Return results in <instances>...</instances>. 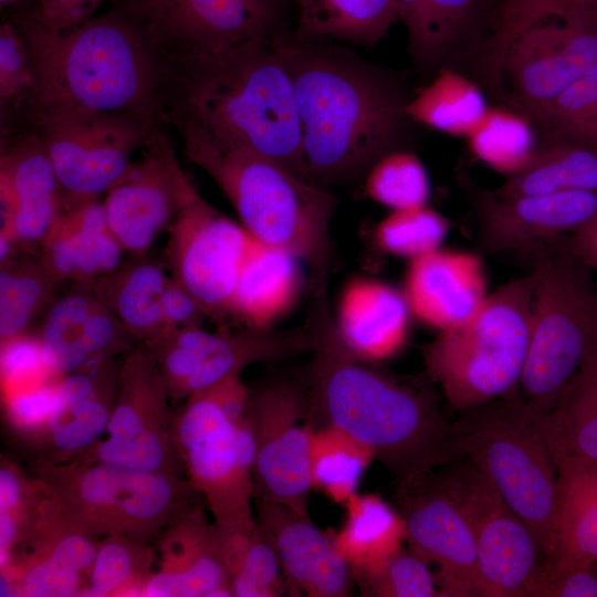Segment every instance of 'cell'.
<instances>
[{"label":"cell","instance_id":"cell-11","mask_svg":"<svg viewBox=\"0 0 597 597\" xmlns=\"http://www.w3.org/2000/svg\"><path fill=\"white\" fill-rule=\"evenodd\" d=\"M66 196L101 197L126 172L133 154L161 129L132 116L67 109L30 117Z\"/></svg>","mask_w":597,"mask_h":597},{"label":"cell","instance_id":"cell-42","mask_svg":"<svg viewBox=\"0 0 597 597\" xmlns=\"http://www.w3.org/2000/svg\"><path fill=\"white\" fill-rule=\"evenodd\" d=\"M373 460L371 451L344 430L331 425L316 428L310 458L312 488L344 505L357 493Z\"/></svg>","mask_w":597,"mask_h":597},{"label":"cell","instance_id":"cell-17","mask_svg":"<svg viewBox=\"0 0 597 597\" xmlns=\"http://www.w3.org/2000/svg\"><path fill=\"white\" fill-rule=\"evenodd\" d=\"M457 181L478 223L488 253L524 252L567 237L597 213V191L503 196L480 186L465 170Z\"/></svg>","mask_w":597,"mask_h":597},{"label":"cell","instance_id":"cell-45","mask_svg":"<svg viewBox=\"0 0 597 597\" xmlns=\"http://www.w3.org/2000/svg\"><path fill=\"white\" fill-rule=\"evenodd\" d=\"M232 596L277 597L287 593L279 557L258 525L249 535H221Z\"/></svg>","mask_w":597,"mask_h":597},{"label":"cell","instance_id":"cell-5","mask_svg":"<svg viewBox=\"0 0 597 597\" xmlns=\"http://www.w3.org/2000/svg\"><path fill=\"white\" fill-rule=\"evenodd\" d=\"M187 157L206 171L256 240L306 262L312 293L326 292L335 198L251 149L224 142L195 123L170 122Z\"/></svg>","mask_w":597,"mask_h":597},{"label":"cell","instance_id":"cell-40","mask_svg":"<svg viewBox=\"0 0 597 597\" xmlns=\"http://www.w3.org/2000/svg\"><path fill=\"white\" fill-rule=\"evenodd\" d=\"M61 284L40 253L20 251L0 263V341L32 332Z\"/></svg>","mask_w":597,"mask_h":597},{"label":"cell","instance_id":"cell-50","mask_svg":"<svg viewBox=\"0 0 597 597\" xmlns=\"http://www.w3.org/2000/svg\"><path fill=\"white\" fill-rule=\"evenodd\" d=\"M360 590L363 595L377 597L440 596L429 564L410 549L402 548Z\"/></svg>","mask_w":597,"mask_h":597},{"label":"cell","instance_id":"cell-34","mask_svg":"<svg viewBox=\"0 0 597 597\" xmlns=\"http://www.w3.org/2000/svg\"><path fill=\"white\" fill-rule=\"evenodd\" d=\"M169 276L165 262L146 253L129 254L114 271L92 281L137 342L149 344L170 331L163 308Z\"/></svg>","mask_w":597,"mask_h":597},{"label":"cell","instance_id":"cell-56","mask_svg":"<svg viewBox=\"0 0 597 597\" xmlns=\"http://www.w3.org/2000/svg\"><path fill=\"white\" fill-rule=\"evenodd\" d=\"M533 597H597V566L546 577L538 583Z\"/></svg>","mask_w":597,"mask_h":597},{"label":"cell","instance_id":"cell-16","mask_svg":"<svg viewBox=\"0 0 597 597\" xmlns=\"http://www.w3.org/2000/svg\"><path fill=\"white\" fill-rule=\"evenodd\" d=\"M198 193L168 138L157 130L122 178L105 193L108 226L125 253H148Z\"/></svg>","mask_w":597,"mask_h":597},{"label":"cell","instance_id":"cell-19","mask_svg":"<svg viewBox=\"0 0 597 597\" xmlns=\"http://www.w3.org/2000/svg\"><path fill=\"white\" fill-rule=\"evenodd\" d=\"M395 498L409 549L439 568L440 596H478L474 532L441 471Z\"/></svg>","mask_w":597,"mask_h":597},{"label":"cell","instance_id":"cell-61","mask_svg":"<svg viewBox=\"0 0 597 597\" xmlns=\"http://www.w3.org/2000/svg\"><path fill=\"white\" fill-rule=\"evenodd\" d=\"M503 1H504L503 7H510V6H515V4H519V3L527 2V1H531V0H503Z\"/></svg>","mask_w":597,"mask_h":597},{"label":"cell","instance_id":"cell-2","mask_svg":"<svg viewBox=\"0 0 597 597\" xmlns=\"http://www.w3.org/2000/svg\"><path fill=\"white\" fill-rule=\"evenodd\" d=\"M19 29L34 76L29 118L85 109L128 115L157 128L169 123L172 59L122 2L66 31L49 30L33 17Z\"/></svg>","mask_w":597,"mask_h":597},{"label":"cell","instance_id":"cell-22","mask_svg":"<svg viewBox=\"0 0 597 597\" xmlns=\"http://www.w3.org/2000/svg\"><path fill=\"white\" fill-rule=\"evenodd\" d=\"M34 333L49 367L59 377L117 358L138 344L93 281L72 282L59 292Z\"/></svg>","mask_w":597,"mask_h":597},{"label":"cell","instance_id":"cell-64","mask_svg":"<svg viewBox=\"0 0 597 597\" xmlns=\"http://www.w3.org/2000/svg\"><path fill=\"white\" fill-rule=\"evenodd\" d=\"M595 355L597 356V352L595 353Z\"/></svg>","mask_w":597,"mask_h":597},{"label":"cell","instance_id":"cell-14","mask_svg":"<svg viewBox=\"0 0 597 597\" xmlns=\"http://www.w3.org/2000/svg\"><path fill=\"white\" fill-rule=\"evenodd\" d=\"M468 458V457H467ZM469 463L441 471L474 532L478 596H533L544 568V554L530 526L503 501L484 474Z\"/></svg>","mask_w":597,"mask_h":597},{"label":"cell","instance_id":"cell-30","mask_svg":"<svg viewBox=\"0 0 597 597\" xmlns=\"http://www.w3.org/2000/svg\"><path fill=\"white\" fill-rule=\"evenodd\" d=\"M409 311L404 294L390 285L355 279L342 293L335 323L342 341L356 357L377 363L405 346Z\"/></svg>","mask_w":597,"mask_h":597},{"label":"cell","instance_id":"cell-51","mask_svg":"<svg viewBox=\"0 0 597 597\" xmlns=\"http://www.w3.org/2000/svg\"><path fill=\"white\" fill-rule=\"evenodd\" d=\"M597 114V73L584 76L563 91L530 121L537 130H569Z\"/></svg>","mask_w":597,"mask_h":597},{"label":"cell","instance_id":"cell-35","mask_svg":"<svg viewBox=\"0 0 597 597\" xmlns=\"http://www.w3.org/2000/svg\"><path fill=\"white\" fill-rule=\"evenodd\" d=\"M344 506L346 516L336 531V545L362 587L402 548L405 522L378 494L356 493Z\"/></svg>","mask_w":597,"mask_h":597},{"label":"cell","instance_id":"cell-60","mask_svg":"<svg viewBox=\"0 0 597 597\" xmlns=\"http://www.w3.org/2000/svg\"><path fill=\"white\" fill-rule=\"evenodd\" d=\"M555 134H559V135H564V136H568L573 138L597 142V114L569 130L559 132Z\"/></svg>","mask_w":597,"mask_h":597},{"label":"cell","instance_id":"cell-54","mask_svg":"<svg viewBox=\"0 0 597 597\" xmlns=\"http://www.w3.org/2000/svg\"><path fill=\"white\" fill-rule=\"evenodd\" d=\"M107 0H40L33 18L52 31L73 29L95 17Z\"/></svg>","mask_w":597,"mask_h":597},{"label":"cell","instance_id":"cell-53","mask_svg":"<svg viewBox=\"0 0 597 597\" xmlns=\"http://www.w3.org/2000/svg\"><path fill=\"white\" fill-rule=\"evenodd\" d=\"M57 381L2 396L6 418L17 438L45 423L54 406Z\"/></svg>","mask_w":597,"mask_h":597},{"label":"cell","instance_id":"cell-38","mask_svg":"<svg viewBox=\"0 0 597 597\" xmlns=\"http://www.w3.org/2000/svg\"><path fill=\"white\" fill-rule=\"evenodd\" d=\"M553 455L597 463V356H590L544 415Z\"/></svg>","mask_w":597,"mask_h":597},{"label":"cell","instance_id":"cell-36","mask_svg":"<svg viewBox=\"0 0 597 597\" xmlns=\"http://www.w3.org/2000/svg\"><path fill=\"white\" fill-rule=\"evenodd\" d=\"M538 133L531 161L505 177L496 189L503 196L559 191H597V142L555 133Z\"/></svg>","mask_w":597,"mask_h":597},{"label":"cell","instance_id":"cell-49","mask_svg":"<svg viewBox=\"0 0 597 597\" xmlns=\"http://www.w3.org/2000/svg\"><path fill=\"white\" fill-rule=\"evenodd\" d=\"M0 342L2 396L43 386L61 378L49 367L41 342L33 331Z\"/></svg>","mask_w":597,"mask_h":597},{"label":"cell","instance_id":"cell-4","mask_svg":"<svg viewBox=\"0 0 597 597\" xmlns=\"http://www.w3.org/2000/svg\"><path fill=\"white\" fill-rule=\"evenodd\" d=\"M172 62L169 123H195L303 178L293 85L272 38L219 53L179 55Z\"/></svg>","mask_w":597,"mask_h":597},{"label":"cell","instance_id":"cell-3","mask_svg":"<svg viewBox=\"0 0 597 597\" xmlns=\"http://www.w3.org/2000/svg\"><path fill=\"white\" fill-rule=\"evenodd\" d=\"M272 40L293 85L303 179L342 184L400 149L412 122L405 112L410 97L394 76L314 40Z\"/></svg>","mask_w":597,"mask_h":597},{"label":"cell","instance_id":"cell-27","mask_svg":"<svg viewBox=\"0 0 597 597\" xmlns=\"http://www.w3.org/2000/svg\"><path fill=\"white\" fill-rule=\"evenodd\" d=\"M582 77L559 19L549 18L530 27L507 49L501 101L530 119Z\"/></svg>","mask_w":597,"mask_h":597},{"label":"cell","instance_id":"cell-25","mask_svg":"<svg viewBox=\"0 0 597 597\" xmlns=\"http://www.w3.org/2000/svg\"><path fill=\"white\" fill-rule=\"evenodd\" d=\"M1 232L28 252L40 253L64 200L52 160L31 128L1 153Z\"/></svg>","mask_w":597,"mask_h":597},{"label":"cell","instance_id":"cell-9","mask_svg":"<svg viewBox=\"0 0 597 597\" xmlns=\"http://www.w3.org/2000/svg\"><path fill=\"white\" fill-rule=\"evenodd\" d=\"M31 469L65 517L95 537L126 535L156 541L169 524L201 502L185 475L80 457L57 465L31 464Z\"/></svg>","mask_w":597,"mask_h":597},{"label":"cell","instance_id":"cell-8","mask_svg":"<svg viewBox=\"0 0 597 597\" xmlns=\"http://www.w3.org/2000/svg\"><path fill=\"white\" fill-rule=\"evenodd\" d=\"M565 237L532 256L534 305L520 392L549 412L586 360L597 352V285L593 270L566 245Z\"/></svg>","mask_w":597,"mask_h":597},{"label":"cell","instance_id":"cell-28","mask_svg":"<svg viewBox=\"0 0 597 597\" xmlns=\"http://www.w3.org/2000/svg\"><path fill=\"white\" fill-rule=\"evenodd\" d=\"M485 283L478 255L437 249L411 260L404 296L420 321L443 331L473 315L486 297Z\"/></svg>","mask_w":597,"mask_h":597},{"label":"cell","instance_id":"cell-12","mask_svg":"<svg viewBox=\"0 0 597 597\" xmlns=\"http://www.w3.org/2000/svg\"><path fill=\"white\" fill-rule=\"evenodd\" d=\"M247 418L254 443V499L308 513L316 427L305 380L274 379L250 391Z\"/></svg>","mask_w":597,"mask_h":597},{"label":"cell","instance_id":"cell-33","mask_svg":"<svg viewBox=\"0 0 597 597\" xmlns=\"http://www.w3.org/2000/svg\"><path fill=\"white\" fill-rule=\"evenodd\" d=\"M301 275L296 258L252 237L230 305V315L245 328L266 329L297 297Z\"/></svg>","mask_w":597,"mask_h":597},{"label":"cell","instance_id":"cell-10","mask_svg":"<svg viewBox=\"0 0 597 597\" xmlns=\"http://www.w3.org/2000/svg\"><path fill=\"white\" fill-rule=\"evenodd\" d=\"M170 401L149 348L138 343L121 364L107 437L78 457L143 471L187 475L174 443L175 410Z\"/></svg>","mask_w":597,"mask_h":597},{"label":"cell","instance_id":"cell-23","mask_svg":"<svg viewBox=\"0 0 597 597\" xmlns=\"http://www.w3.org/2000/svg\"><path fill=\"white\" fill-rule=\"evenodd\" d=\"M181 461L222 533L249 535L256 528L252 511L254 443L247 417L197 442Z\"/></svg>","mask_w":597,"mask_h":597},{"label":"cell","instance_id":"cell-59","mask_svg":"<svg viewBox=\"0 0 597 597\" xmlns=\"http://www.w3.org/2000/svg\"><path fill=\"white\" fill-rule=\"evenodd\" d=\"M564 240L567 248L579 260L597 272V213Z\"/></svg>","mask_w":597,"mask_h":597},{"label":"cell","instance_id":"cell-57","mask_svg":"<svg viewBox=\"0 0 597 597\" xmlns=\"http://www.w3.org/2000/svg\"><path fill=\"white\" fill-rule=\"evenodd\" d=\"M399 21L406 28L408 51L413 61L426 70L428 59L427 0H395Z\"/></svg>","mask_w":597,"mask_h":597},{"label":"cell","instance_id":"cell-46","mask_svg":"<svg viewBox=\"0 0 597 597\" xmlns=\"http://www.w3.org/2000/svg\"><path fill=\"white\" fill-rule=\"evenodd\" d=\"M43 494L40 482L14 460L0 461V566L4 567L25 537Z\"/></svg>","mask_w":597,"mask_h":597},{"label":"cell","instance_id":"cell-26","mask_svg":"<svg viewBox=\"0 0 597 597\" xmlns=\"http://www.w3.org/2000/svg\"><path fill=\"white\" fill-rule=\"evenodd\" d=\"M159 567L146 580V597L232 596L217 525L199 502L157 537Z\"/></svg>","mask_w":597,"mask_h":597},{"label":"cell","instance_id":"cell-15","mask_svg":"<svg viewBox=\"0 0 597 597\" xmlns=\"http://www.w3.org/2000/svg\"><path fill=\"white\" fill-rule=\"evenodd\" d=\"M252 235L197 193L168 229L165 264L209 318L230 315L232 295Z\"/></svg>","mask_w":597,"mask_h":597},{"label":"cell","instance_id":"cell-39","mask_svg":"<svg viewBox=\"0 0 597 597\" xmlns=\"http://www.w3.org/2000/svg\"><path fill=\"white\" fill-rule=\"evenodd\" d=\"M296 36L345 40L374 48L399 21L395 0H295Z\"/></svg>","mask_w":597,"mask_h":597},{"label":"cell","instance_id":"cell-44","mask_svg":"<svg viewBox=\"0 0 597 597\" xmlns=\"http://www.w3.org/2000/svg\"><path fill=\"white\" fill-rule=\"evenodd\" d=\"M155 559V548L149 542L126 535L104 536L82 596H142Z\"/></svg>","mask_w":597,"mask_h":597},{"label":"cell","instance_id":"cell-20","mask_svg":"<svg viewBox=\"0 0 597 597\" xmlns=\"http://www.w3.org/2000/svg\"><path fill=\"white\" fill-rule=\"evenodd\" d=\"M100 543L97 537L76 528L43 489L25 537L9 564L1 567L0 595L82 596Z\"/></svg>","mask_w":597,"mask_h":597},{"label":"cell","instance_id":"cell-63","mask_svg":"<svg viewBox=\"0 0 597 597\" xmlns=\"http://www.w3.org/2000/svg\"><path fill=\"white\" fill-rule=\"evenodd\" d=\"M268 1L274 4L275 7H277V4L282 3L284 0H268Z\"/></svg>","mask_w":597,"mask_h":597},{"label":"cell","instance_id":"cell-41","mask_svg":"<svg viewBox=\"0 0 597 597\" xmlns=\"http://www.w3.org/2000/svg\"><path fill=\"white\" fill-rule=\"evenodd\" d=\"M240 375L191 394L175 410L174 443L180 459L200 440L247 417L250 390Z\"/></svg>","mask_w":597,"mask_h":597},{"label":"cell","instance_id":"cell-24","mask_svg":"<svg viewBox=\"0 0 597 597\" xmlns=\"http://www.w3.org/2000/svg\"><path fill=\"white\" fill-rule=\"evenodd\" d=\"M256 525L274 548L293 596H350L355 580L339 554L336 531L316 526L308 513L254 499Z\"/></svg>","mask_w":597,"mask_h":597},{"label":"cell","instance_id":"cell-52","mask_svg":"<svg viewBox=\"0 0 597 597\" xmlns=\"http://www.w3.org/2000/svg\"><path fill=\"white\" fill-rule=\"evenodd\" d=\"M34 82L25 39L11 23L0 28V101L1 105H25Z\"/></svg>","mask_w":597,"mask_h":597},{"label":"cell","instance_id":"cell-55","mask_svg":"<svg viewBox=\"0 0 597 597\" xmlns=\"http://www.w3.org/2000/svg\"><path fill=\"white\" fill-rule=\"evenodd\" d=\"M163 308L169 329L201 327L208 317L196 297L171 276L164 290Z\"/></svg>","mask_w":597,"mask_h":597},{"label":"cell","instance_id":"cell-18","mask_svg":"<svg viewBox=\"0 0 597 597\" xmlns=\"http://www.w3.org/2000/svg\"><path fill=\"white\" fill-rule=\"evenodd\" d=\"M119 1L171 59L271 38L276 12L268 0Z\"/></svg>","mask_w":597,"mask_h":597},{"label":"cell","instance_id":"cell-6","mask_svg":"<svg viewBox=\"0 0 597 597\" xmlns=\"http://www.w3.org/2000/svg\"><path fill=\"white\" fill-rule=\"evenodd\" d=\"M544 415L522 397L510 396L459 411L453 423L465 457L530 526L546 561L554 544L559 482Z\"/></svg>","mask_w":597,"mask_h":597},{"label":"cell","instance_id":"cell-29","mask_svg":"<svg viewBox=\"0 0 597 597\" xmlns=\"http://www.w3.org/2000/svg\"><path fill=\"white\" fill-rule=\"evenodd\" d=\"M125 253L112 232L100 197L64 193L61 212L40 254L61 282L92 281L114 271Z\"/></svg>","mask_w":597,"mask_h":597},{"label":"cell","instance_id":"cell-21","mask_svg":"<svg viewBox=\"0 0 597 597\" xmlns=\"http://www.w3.org/2000/svg\"><path fill=\"white\" fill-rule=\"evenodd\" d=\"M121 364L108 358L60 378L45 423L17 438L31 464L66 463L101 439L113 410Z\"/></svg>","mask_w":597,"mask_h":597},{"label":"cell","instance_id":"cell-13","mask_svg":"<svg viewBox=\"0 0 597 597\" xmlns=\"http://www.w3.org/2000/svg\"><path fill=\"white\" fill-rule=\"evenodd\" d=\"M316 344L312 318L283 331L252 329L231 333L202 327L174 328L145 344L165 380L171 402L179 404L255 363L282 360L311 353Z\"/></svg>","mask_w":597,"mask_h":597},{"label":"cell","instance_id":"cell-43","mask_svg":"<svg viewBox=\"0 0 597 597\" xmlns=\"http://www.w3.org/2000/svg\"><path fill=\"white\" fill-rule=\"evenodd\" d=\"M465 139L475 159L509 177L531 161L537 148L538 133L526 116L513 108L490 106Z\"/></svg>","mask_w":597,"mask_h":597},{"label":"cell","instance_id":"cell-48","mask_svg":"<svg viewBox=\"0 0 597 597\" xmlns=\"http://www.w3.org/2000/svg\"><path fill=\"white\" fill-rule=\"evenodd\" d=\"M449 229L448 219L425 205L392 210L378 223L375 239L383 251L412 260L439 249Z\"/></svg>","mask_w":597,"mask_h":597},{"label":"cell","instance_id":"cell-7","mask_svg":"<svg viewBox=\"0 0 597 597\" xmlns=\"http://www.w3.org/2000/svg\"><path fill=\"white\" fill-rule=\"evenodd\" d=\"M533 305L530 273L486 295L473 315L423 346L427 375L458 412L519 390Z\"/></svg>","mask_w":597,"mask_h":597},{"label":"cell","instance_id":"cell-47","mask_svg":"<svg viewBox=\"0 0 597 597\" xmlns=\"http://www.w3.org/2000/svg\"><path fill=\"white\" fill-rule=\"evenodd\" d=\"M365 190L374 201L392 210L425 206L430 186L427 170L411 151L396 149L368 170Z\"/></svg>","mask_w":597,"mask_h":597},{"label":"cell","instance_id":"cell-58","mask_svg":"<svg viewBox=\"0 0 597 597\" xmlns=\"http://www.w3.org/2000/svg\"><path fill=\"white\" fill-rule=\"evenodd\" d=\"M593 1L597 0H531L517 4L514 13L520 24L528 28L543 20L554 18L568 6Z\"/></svg>","mask_w":597,"mask_h":597},{"label":"cell","instance_id":"cell-32","mask_svg":"<svg viewBox=\"0 0 597 597\" xmlns=\"http://www.w3.org/2000/svg\"><path fill=\"white\" fill-rule=\"evenodd\" d=\"M554 460L559 482L557 520L553 549L538 583L597 563V463Z\"/></svg>","mask_w":597,"mask_h":597},{"label":"cell","instance_id":"cell-62","mask_svg":"<svg viewBox=\"0 0 597 597\" xmlns=\"http://www.w3.org/2000/svg\"><path fill=\"white\" fill-rule=\"evenodd\" d=\"M21 0H0L1 7H6L15 2H19Z\"/></svg>","mask_w":597,"mask_h":597},{"label":"cell","instance_id":"cell-37","mask_svg":"<svg viewBox=\"0 0 597 597\" xmlns=\"http://www.w3.org/2000/svg\"><path fill=\"white\" fill-rule=\"evenodd\" d=\"M484 88L467 74L443 67L411 96L405 112L412 123L467 138L490 108Z\"/></svg>","mask_w":597,"mask_h":597},{"label":"cell","instance_id":"cell-31","mask_svg":"<svg viewBox=\"0 0 597 597\" xmlns=\"http://www.w3.org/2000/svg\"><path fill=\"white\" fill-rule=\"evenodd\" d=\"M503 0H427L426 70L448 67L472 76L499 30Z\"/></svg>","mask_w":597,"mask_h":597},{"label":"cell","instance_id":"cell-1","mask_svg":"<svg viewBox=\"0 0 597 597\" xmlns=\"http://www.w3.org/2000/svg\"><path fill=\"white\" fill-rule=\"evenodd\" d=\"M313 301L316 344L305 383L314 422L335 426L367 447L390 473L395 495L465 457L438 397L356 357L339 336L326 294Z\"/></svg>","mask_w":597,"mask_h":597}]
</instances>
